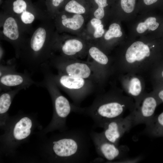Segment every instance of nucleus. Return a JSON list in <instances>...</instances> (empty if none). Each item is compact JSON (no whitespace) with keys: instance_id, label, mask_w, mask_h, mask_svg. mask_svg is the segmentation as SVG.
<instances>
[{"instance_id":"obj_24","label":"nucleus","mask_w":163,"mask_h":163,"mask_svg":"<svg viewBox=\"0 0 163 163\" xmlns=\"http://www.w3.org/2000/svg\"><path fill=\"white\" fill-rule=\"evenodd\" d=\"M121 5L122 9L127 13H130L134 10L135 0H121Z\"/></svg>"},{"instance_id":"obj_25","label":"nucleus","mask_w":163,"mask_h":163,"mask_svg":"<svg viewBox=\"0 0 163 163\" xmlns=\"http://www.w3.org/2000/svg\"><path fill=\"white\" fill-rule=\"evenodd\" d=\"M22 21L25 24L31 23L34 19V16L31 13L25 11L22 13L21 16Z\"/></svg>"},{"instance_id":"obj_13","label":"nucleus","mask_w":163,"mask_h":163,"mask_svg":"<svg viewBox=\"0 0 163 163\" xmlns=\"http://www.w3.org/2000/svg\"><path fill=\"white\" fill-rule=\"evenodd\" d=\"M88 53L96 68L104 77L106 66L108 65L109 59L107 56L98 48L95 46L91 47L88 50Z\"/></svg>"},{"instance_id":"obj_31","label":"nucleus","mask_w":163,"mask_h":163,"mask_svg":"<svg viewBox=\"0 0 163 163\" xmlns=\"http://www.w3.org/2000/svg\"><path fill=\"white\" fill-rule=\"evenodd\" d=\"M156 97L158 99L159 103L163 102V89L158 91L156 94Z\"/></svg>"},{"instance_id":"obj_7","label":"nucleus","mask_w":163,"mask_h":163,"mask_svg":"<svg viewBox=\"0 0 163 163\" xmlns=\"http://www.w3.org/2000/svg\"><path fill=\"white\" fill-rule=\"evenodd\" d=\"M91 138L97 155L107 162L120 160L126 158L129 151L125 145H117L107 140L101 132L93 130L90 132Z\"/></svg>"},{"instance_id":"obj_8","label":"nucleus","mask_w":163,"mask_h":163,"mask_svg":"<svg viewBox=\"0 0 163 163\" xmlns=\"http://www.w3.org/2000/svg\"><path fill=\"white\" fill-rule=\"evenodd\" d=\"M135 111H132L125 117L118 118L105 124L102 128L103 130L101 132L104 138L109 142L119 145L121 138L135 126Z\"/></svg>"},{"instance_id":"obj_21","label":"nucleus","mask_w":163,"mask_h":163,"mask_svg":"<svg viewBox=\"0 0 163 163\" xmlns=\"http://www.w3.org/2000/svg\"><path fill=\"white\" fill-rule=\"evenodd\" d=\"M141 91V85L139 79L136 78H132L129 84V93L132 96L136 97L140 94Z\"/></svg>"},{"instance_id":"obj_34","label":"nucleus","mask_w":163,"mask_h":163,"mask_svg":"<svg viewBox=\"0 0 163 163\" xmlns=\"http://www.w3.org/2000/svg\"><path fill=\"white\" fill-rule=\"evenodd\" d=\"M158 0H143L144 3L146 5H149L152 4Z\"/></svg>"},{"instance_id":"obj_18","label":"nucleus","mask_w":163,"mask_h":163,"mask_svg":"<svg viewBox=\"0 0 163 163\" xmlns=\"http://www.w3.org/2000/svg\"><path fill=\"white\" fill-rule=\"evenodd\" d=\"M159 24L156 22V19L155 17H149L144 22L139 23L136 28L137 32L140 34L144 33L147 29L154 30L158 27Z\"/></svg>"},{"instance_id":"obj_6","label":"nucleus","mask_w":163,"mask_h":163,"mask_svg":"<svg viewBox=\"0 0 163 163\" xmlns=\"http://www.w3.org/2000/svg\"><path fill=\"white\" fill-rule=\"evenodd\" d=\"M48 64L59 73L89 80L96 85L101 84L104 78L91 62L64 58L52 59Z\"/></svg>"},{"instance_id":"obj_14","label":"nucleus","mask_w":163,"mask_h":163,"mask_svg":"<svg viewBox=\"0 0 163 163\" xmlns=\"http://www.w3.org/2000/svg\"><path fill=\"white\" fill-rule=\"evenodd\" d=\"M144 132L153 137H163V111L154 116L151 121L145 125Z\"/></svg>"},{"instance_id":"obj_12","label":"nucleus","mask_w":163,"mask_h":163,"mask_svg":"<svg viewBox=\"0 0 163 163\" xmlns=\"http://www.w3.org/2000/svg\"><path fill=\"white\" fill-rule=\"evenodd\" d=\"M150 55V50L148 46L141 41L133 43L127 49L126 58L129 63L136 61H140Z\"/></svg>"},{"instance_id":"obj_23","label":"nucleus","mask_w":163,"mask_h":163,"mask_svg":"<svg viewBox=\"0 0 163 163\" xmlns=\"http://www.w3.org/2000/svg\"><path fill=\"white\" fill-rule=\"evenodd\" d=\"M27 4L23 0H16L13 3V10L18 14L22 13L26 11Z\"/></svg>"},{"instance_id":"obj_5","label":"nucleus","mask_w":163,"mask_h":163,"mask_svg":"<svg viewBox=\"0 0 163 163\" xmlns=\"http://www.w3.org/2000/svg\"><path fill=\"white\" fill-rule=\"evenodd\" d=\"M34 126V121L29 116H21L11 121L9 119L3 128L5 132L1 138L3 150L13 151L30 136Z\"/></svg>"},{"instance_id":"obj_11","label":"nucleus","mask_w":163,"mask_h":163,"mask_svg":"<svg viewBox=\"0 0 163 163\" xmlns=\"http://www.w3.org/2000/svg\"><path fill=\"white\" fill-rule=\"evenodd\" d=\"M21 88H14L2 91L0 95V125L3 128L9 119L8 112L15 96L21 90Z\"/></svg>"},{"instance_id":"obj_16","label":"nucleus","mask_w":163,"mask_h":163,"mask_svg":"<svg viewBox=\"0 0 163 163\" xmlns=\"http://www.w3.org/2000/svg\"><path fill=\"white\" fill-rule=\"evenodd\" d=\"M3 31L4 35L11 40H16L18 38L19 33L18 26L13 18L9 17L5 20Z\"/></svg>"},{"instance_id":"obj_1","label":"nucleus","mask_w":163,"mask_h":163,"mask_svg":"<svg viewBox=\"0 0 163 163\" xmlns=\"http://www.w3.org/2000/svg\"><path fill=\"white\" fill-rule=\"evenodd\" d=\"M91 139L90 133L81 128L67 130L54 135L48 146L51 161L83 163L91 156Z\"/></svg>"},{"instance_id":"obj_33","label":"nucleus","mask_w":163,"mask_h":163,"mask_svg":"<svg viewBox=\"0 0 163 163\" xmlns=\"http://www.w3.org/2000/svg\"><path fill=\"white\" fill-rule=\"evenodd\" d=\"M64 0H53V5L57 7L59 4L62 2Z\"/></svg>"},{"instance_id":"obj_19","label":"nucleus","mask_w":163,"mask_h":163,"mask_svg":"<svg viewBox=\"0 0 163 163\" xmlns=\"http://www.w3.org/2000/svg\"><path fill=\"white\" fill-rule=\"evenodd\" d=\"M67 12L77 14H83L85 13V8L76 1L72 0L69 2L65 7Z\"/></svg>"},{"instance_id":"obj_26","label":"nucleus","mask_w":163,"mask_h":163,"mask_svg":"<svg viewBox=\"0 0 163 163\" xmlns=\"http://www.w3.org/2000/svg\"><path fill=\"white\" fill-rule=\"evenodd\" d=\"M94 28L95 30L94 34V37L95 38L101 37L104 32L103 25L101 24Z\"/></svg>"},{"instance_id":"obj_28","label":"nucleus","mask_w":163,"mask_h":163,"mask_svg":"<svg viewBox=\"0 0 163 163\" xmlns=\"http://www.w3.org/2000/svg\"><path fill=\"white\" fill-rule=\"evenodd\" d=\"M141 158L140 157H138L133 158H126L119 160L114 161L111 162H136L139 161Z\"/></svg>"},{"instance_id":"obj_29","label":"nucleus","mask_w":163,"mask_h":163,"mask_svg":"<svg viewBox=\"0 0 163 163\" xmlns=\"http://www.w3.org/2000/svg\"><path fill=\"white\" fill-rule=\"evenodd\" d=\"M94 1L99 7L104 8L108 5L107 3V0H94Z\"/></svg>"},{"instance_id":"obj_35","label":"nucleus","mask_w":163,"mask_h":163,"mask_svg":"<svg viewBox=\"0 0 163 163\" xmlns=\"http://www.w3.org/2000/svg\"><path fill=\"white\" fill-rule=\"evenodd\" d=\"M67 18L66 16L65 15H63L62 16L61 18L62 20L65 19Z\"/></svg>"},{"instance_id":"obj_9","label":"nucleus","mask_w":163,"mask_h":163,"mask_svg":"<svg viewBox=\"0 0 163 163\" xmlns=\"http://www.w3.org/2000/svg\"><path fill=\"white\" fill-rule=\"evenodd\" d=\"M37 82L32 78L30 74L27 70L24 73L16 71L0 77L1 92L10 90L13 88L26 89L32 85H37Z\"/></svg>"},{"instance_id":"obj_32","label":"nucleus","mask_w":163,"mask_h":163,"mask_svg":"<svg viewBox=\"0 0 163 163\" xmlns=\"http://www.w3.org/2000/svg\"><path fill=\"white\" fill-rule=\"evenodd\" d=\"M105 159L103 158L100 156L99 157L95 158L94 160H92L91 161V162H104Z\"/></svg>"},{"instance_id":"obj_3","label":"nucleus","mask_w":163,"mask_h":163,"mask_svg":"<svg viewBox=\"0 0 163 163\" xmlns=\"http://www.w3.org/2000/svg\"><path fill=\"white\" fill-rule=\"evenodd\" d=\"M123 101L116 96L98 94L90 106L82 108L81 114L91 119L94 128H102L109 121L123 117L127 106Z\"/></svg>"},{"instance_id":"obj_17","label":"nucleus","mask_w":163,"mask_h":163,"mask_svg":"<svg viewBox=\"0 0 163 163\" xmlns=\"http://www.w3.org/2000/svg\"><path fill=\"white\" fill-rule=\"evenodd\" d=\"M84 22L83 17L80 14H76L72 18L62 20V22L64 26L68 28L76 30L80 28Z\"/></svg>"},{"instance_id":"obj_27","label":"nucleus","mask_w":163,"mask_h":163,"mask_svg":"<svg viewBox=\"0 0 163 163\" xmlns=\"http://www.w3.org/2000/svg\"><path fill=\"white\" fill-rule=\"evenodd\" d=\"M95 17L99 19L102 18L104 15V8L98 7L94 13Z\"/></svg>"},{"instance_id":"obj_10","label":"nucleus","mask_w":163,"mask_h":163,"mask_svg":"<svg viewBox=\"0 0 163 163\" xmlns=\"http://www.w3.org/2000/svg\"><path fill=\"white\" fill-rule=\"evenodd\" d=\"M159 104L156 97L150 96L144 98L140 109L135 111V126L148 124L154 117L155 110Z\"/></svg>"},{"instance_id":"obj_2","label":"nucleus","mask_w":163,"mask_h":163,"mask_svg":"<svg viewBox=\"0 0 163 163\" xmlns=\"http://www.w3.org/2000/svg\"><path fill=\"white\" fill-rule=\"evenodd\" d=\"M43 80L38 82L37 85L45 88L49 92L52 102L53 113L52 120L47 126L43 130V134L58 130L63 132L67 130V118L72 112L80 114L82 107L71 103L63 95L59 88L46 70L43 72Z\"/></svg>"},{"instance_id":"obj_22","label":"nucleus","mask_w":163,"mask_h":163,"mask_svg":"<svg viewBox=\"0 0 163 163\" xmlns=\"http://www.w3.org/2000/svg\"><path fill=\"white\" fill-rule=\"evenodd\" d=\"M17 64L14 62H4L0 64V77L11 72L16 71Z\"/></svg>"},{"instance_id":"obj_30","label":"nucleus","mask_w":163,"mask_h":163,"mask_svg":"<svg viewBox=\"0 0 163 163\" xmlns=\"http://www.w3.org/2000/svg\"><path fill=\"white\" fill-rule=\"evenodd\" d=\"M91 23L94 28L102 24L100 19L96 18L92 19L91 21Z\"/></svg>"},{"instance_id":"obj_4","label":"nucleus","mask_w":163,"mask_h":163,"mask_svg":"<svg viewBox=\"0 0 163 163\" xmlns=\"http://www.w3.org/2000/svg\"><path fill=\"white\" fill-rule=\"evenodd\" d=\"M49 74L59 88L70 97L75 105L81 103L94 91L96 84L89 80L59 73H52L49 68Z\"/></svg>"},{"instance_id":"obj_15","label":"nucleus","mask_w":163,"mask_h":163,"mask_svg":"<svg viewBox=\"0 0 163 163\" xmlns=\"http://www.w3.org/2000/svg\"><path fill=\"white\" fill-rule=\"evenodd\" d=\"M84 45L80 41L76 39L69 40L65 42L61 47V51L66 57L74 56L81 52Z\"/></svg>"},{"instance_id":"obj_20","label":"nucleus","mask_w":163,"mask_h":163,"mask_svg":"<svg viewBox=\"0 0 163 163\" xmlns=\"http://www.w3.org/2000/svg\"><path fill=\"white\" fill-rule=\"evenodd\" d=\"M122 35L120 26L118 24L114 23L111 24L109 29L104 35V38L107 40H109L114 37H120Z\"/></svg>"}]
</instances>
